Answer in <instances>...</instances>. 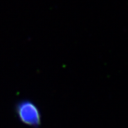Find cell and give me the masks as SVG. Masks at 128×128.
Listing matches in <instances>:
<instances>
[{"label":"cell","mask_w":128,"mask_h":128,"mask_svg":"<svg viewBox=\"0 0 128 128\" xmlns=\"http://www.w3.org/2000/svg\"><path fill=\"white\" fill-rule=\"evenodd\" d=\"M15 113L20 122L32 128H39L42 114L38 105L28 99L18 100L15 104Z\"/></svg>","instance_id":"obj_1"}]
</instances>
